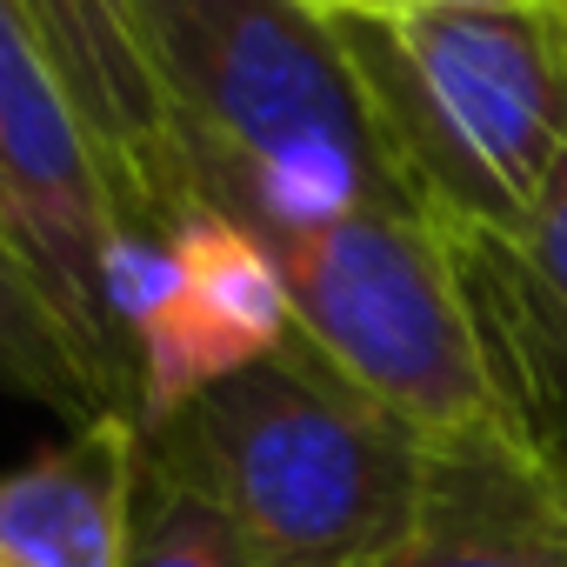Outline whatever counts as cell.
Returning a JSON list of instances; mask_svg holds the SVG:
<instances>
[{
  "label": "cell",
  "instance_id": "obj_3",
  "mask_svg": "<svg viewBox=\"0 0 567 567\" xmlns=\"http://www.w3.org/2000/svg\"><path fill=\"white\" fill-rule=\"evenodd\" d=\"M401 194L447 234H514L567 147V0L527 14H334Z\"/></svg>",
  "mask_w": 567,
  "mask_h": 567
},
{
  "label": "cell",
  "instance_id": "obj_10",
  "mask_svg": "<svg viewBox=\"0 0 567 567\" xmlns=\"http://www.w3.org/2000/svg\"><path fill=\"white\" fill-rule=\"evenodd\" d=\"M368 567H567V507L507 434L434 447L421 520Z\"/></svg>",
  "mask_w": 567,
  "mask_h": 567
},
{
  "label": "cell",
  "instance_id": "obj_6",
  "mask_svg": "<svg viewBox=\"0 0 567 567\" xmlns=\"http://www.w3.org/2000/svg\"><path fill=\"white\" fill-rule=\"evenodd\" d=\"M0 227L34 267L107 408L134 414L127 361L107 321V260L127 234V214L14 0H0Z\"/></svg>",
  "mask_w": 567,
  "mask_h": 567
},
{
  "label": "cell",
  "instance_id": "obj_13",
  "mask_svg": "<svg viewBox=\"0 0 567 567\" xmlns=\"http://www.w3.org/2000/svg\"><path fill=\"white\" fill-rule=\"evenodd\" d=\"M361 14H527V8H560V0H348Z\"/></svg>",
  "mask_w": 567,
  "mask_h": 567
},
{
  "label": "cell",
  "instance_id": "obj_1",
  "mask_svg": "<svg viewBox=\"0 0 567 567\" xmlns=\"http://www.w3.org/2000/svg\"><path fill=\"white\" fill-rule=\"evenodd\" d=\"M141 14L181 134L187 200L240 220L254 240L414 207L334 14L308 0H141Z\"/></svg>",
  "mask_w": 567,
  "mask_h": 567
},
{
  "label": "cell",
  "instance_id": "obj_5",
  "mask_svg": "<svg viewBox=\"0 0 567 567\" xmlns=\"http://www.w3.org/2000/svg\"><path fill=\"white\" fill-rule=\"evenodd\" d=\"M107 321L127 361L134 421L161 427L214 381L295 341L274 254L214 207H181L167 234L127 227L107 260Z\"/></svg>",
  "mask_w": 567,
  "mask_h": 567
},
{
  "label": "cell",
  "instance_id": "obj_12",
  "mask_svg": "<svg viewBox=\"0 0 567 567\" xmlns=\"http://www.w3.org/2000/svg\"><path fill=\"white\" fill-rule=\"evenodd\" d=\"M121 567H260L240 527L181 474H167L141 441V487H134V527Z\"/></svg>",
  "mask_w": 567,
  "mask_h": 567
},
{
  "label": "cell",
  "instance_id": "obj_9",
  "mask_svg": "<svg viewBox=\"0 0 567 567\" xmlns=\"http://www.w3.org/2000/svg\"><path fill=\"white\" fill-rule=\"evenodd\" d=\"M141 487V421L94 414L0 474V567H121Z\"/></svg>",
  "mask_w": 567,
  "mask_h": 567
},
{
  "label": "cell",
  "instance_id": "obj_7",
  "mask_svg": "<svg viewBox=\"0 0 567 567\" xmlns=\"http://www.w3.org/2000/svg\"><path fill=\"white\" fill-rule=\"evenodd\" d=\"M474 341L520 454L567 441V147L514 234H447Z\"/></svg>",
  "mask_w": 567,
  "mask_h": 567
},
{
  "label": "cell",
  "instance_id": "obj_4",
  "mask_svg": "<svg viewBox=\"0 0 567 567\" xmlns=\"http://www.w3.org/2000/svg\"><path fill=\"white\" fill-rule=\"evenodd\" d=\"M260 247L288 280L295 334L408 434H421L427 447L507 434L447 227L414 207H368Z\"/></svg>",
  "mask_w": 567,
  "mask_h": 567
},
{
  "label": "cell",
  "instance_id": "obj_2",
  "mask_svg": "<svg viewBox=\"0 0 567 567\" xmlns=\"http://www.w3.org/2000/svg\"><path fill=\"white\" fill-rule=\"evenodd\" d=\"M141 441L240 527L260 567H368L421 520L434 474V447L301 334Z\"/></svg>",
  "mask_w": 567,
  "mask_h": 567
},
{
  "label": "cell",
  "instance_id": "obj_11",
  "mask_svg": "<svg viewBox=\"0 0 567 567\" xmlns=\"http://www.w3.org/2000/svg\"><path fill=\"white\" fill-rule=\"evenodd\" d=\"M0 394L34 401V408L61 414L68 427H87L94 414H114L8 227H0Z\"/></svg>",
  "mask_w": 567,
  "mask_h": 567
},
{
  "label": "cell",
  "instance_id": "obj_14",
  "mask_svg": "<svg viewBox=\"0 0 567 567\" xmlns=\"http://www.w3.org/2000/svg\"><path fill=\"white\" fill-rule=\"evenodd\" d=\"M527 461H534V454H527ZM534 467H540V474H547V487H554V501H560V507H567V441H560V447H554V454H540V461H534Z\"/></svg>",
  "mask_w": 567,
  "mask_h": 567
},
{
  "label": "cell",
  "instance_id": "obj_8",
  "mask_svg": "<svg viewBox=\"0 0 567 567\" xmlns=\"http://www.w3.org/2000/svg\"><path fill=\"white\" fill-rule=\"evenodd\" d=\"M14 8L61 94L74 101L127 227L167 234L194 200L141 0H14Z\"/></svg>",
  "mask_w": 567,
  "mask_h": 567
},
{
  "label": "cell",
  "instance_id": "obj_15",
  "mask_svg": "<svg viewBox=\"0 0 567 567\" xmlns=\"http://www.w3.org/2000/svg\"><path fill=\"white\" fill-rule=\"evenodd\" d=\"M308 8H321V14H341V8H348V0H308Z\"/></svg>",
  "mask_w": 567,
  "mask_h": 567
}]
</instances>
